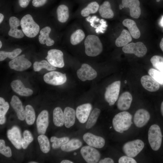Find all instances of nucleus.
<instances>
[{"label": "nucleus", "mask_w": 163, "mask_h": 163, "mask_svg": "<svg viewBox=\"0 0 163 163\" xmlns=\"http://www.w3.org/2000/svg\"><path fill=\"white\" fill-rule=\"evenodd\" d=\"M84 44L85 53L89 56H97L103 50V45L100 39L94 34L88 35L84 40Z\"/></svg>", "instance_id": "1"}, {"label": "nucleus", "mask_w": 163, "mask_h": 163, "mask_svg": "<svg viewBox=\"0 0 163 163\" xmlns=\"http://www.w3.org/2000/svg\"><path fill=\"white\" fill-rule=\"evenodd\" d=\"M132 115L127 111H123L116 114L112 120L114 130L120 133L128 130L132 124Z\"/></svg>", "instance_id": "2"}, {"label": "nucleus", "mask_w": 163, "mask_h": 163, "mask_svg": "<svg viewBox=\"0 0 163 163\" xmlns=\"http://www.w3.org/2000/svg\"><path fill=\"white\" fill-rule=\"evenodd\" d=\"M21 26L24 35L30 38L37 36L40 30L39 25L35 22L32 16L27 14L22 18Z\"/></svg>", "instance_id": "3"}, {"label": "nucleus", "mask_w": 163, "mask_h": 163, "mask_svg": "<svg viewBox=\"0 0 163 163\" xmlns=\"http://www.w3.org/2000/svg\"><path fill=\"white\" fill-rule=\"evenodd\" d=\"M162 134L160 127L157 125L153 124L149 128L148 139L152 149L155 151L160 148L162 142Z\"/></svg>", "instance_id": "4"}, {"label": "nucleus", "mask_w": 163, "mask_h": 163, "mask_svg": "<svg viewBox=\"0 0 163 163\" xmlns=\"http://www.w3.org/2000/svg\"><path fill=\"white\" fill-rule=\"evenodd\" d=\"M144 147V142L141 140L138 139L126 142L123 145L122 149L127 156L133 158L136 156Z\"/></svg>", "instance_id": "5"}, {"label": "nucleus", "mask_w": 163, "mask_h": 163, "mask_svg": "<svg viewBox=\"0 0 163 163\" xmlns=\"http://www.w3.org/2000/svg\"><path fill=\"white\" fill-rule=\"evenodd\" d=\"M120 86V81H116L109 85L106 88L104 98L109 106L113 105L117 100Z\"/></svg>", "instance_id": "6"}, {"label": "nucleus", "mask_w": 163, "mask_h": 163, "mask_svg": "<svg viewBox=\"0 0 163 163\" xmlns=\"http://www.w3.org/2000/svg\"><path fill=\"white\" fill-rule=\"evenodd\" d=\"M122 49L125 53L134 54L139 57H143L147 52V48L146 46L141 42L128 44L123 46Z\"/></svg>", "instance_id": "7"}, {"label": "nucleus", "mask_w": 163, "mask_h": 163, "mask_svg": "<svg viewBox=\"0 0 163 163\" xmlns=\"http://www.w3.org/2000/svg\"><path fill=\"white\" fill-rule=\"evenodd\" d=\"M46 59L50 64L55 67L62 68L64 66L63 54L59 50L53 49L49 50Z\"/></svg>", "instance_id": "8"}, {"label": "nucleus", "mask_w": 163, "mask_h": 163, "mask_svg": "<svg viewBox=\"0 0 163 163\" xmlns=\"http://www.w3.org/2000/svg\"><path fill=\"white\" fill-rule=\"evenodd\" d=\"M80 152L83 158L88 163H97L101 157L99 152L93 147L89 145L83 147Z\"/></svg>", "instance_id": "9"}, {"label": "nucleus", "mask_w": 163, "mask_h": 163, "mask_svg": "<svg viewBox=\"0 0 163 163\" xmlns=\"http://www.w3.org/2000/svg\"><path fill=\"white\" fill-rule=\"evenodd\" d=\"M43 79L46 83L54 85H59L64 84L66 80V74L52 71L45 74Z\"/></svg>", "instance_id": "10"}, {"label": "nucleus", "mask_w": 163, "mask_h": 163, "mask_svg": "<svg viewBox=\"0 0 163 163\" xmlns=\"http://www.w3.org/2000/svg\"><path fill=\"white\" fill-rule=\"evenodd\" d=\"M139 0H122L121 3L119 5V8H129L130 16L135 18H138L141 14Z\"/></svg>", "instance_id": "11"}, {"label": "nucleus", "mask_w": 163, "mask_h": 163, "mask_svg": "<svg viewBox=\"0 0 163 163\" xmlns=\"http://www.w3.org/2000/svg\"><path fill=\"white\" fill-rule=\"evenodd\" d=\"M24 54L17 57L9 62V66L11 69L18 71L25 70L31 66V62L25 57Z\"/></svg>", "instance_id": "12"}, {"label": "nucleus", "mask_w": 163, "mask_h": 163, "mask_svg": "<svg viewBox=\"0 0 163 163\" xmlns=\"http://www.w3.org/2000/svg\"><path fill=\"white\" fill-rule=\"evenodd\" d=\"M78 78L82 81L92 80L97 76L96 71L89 65L83 64L77 71Z\"/></svg>", "instance_id": "13"}, {"label": "nucleus", "mask_w": 163, "mask_h": 163, "mask_svg": "<svg viewBox=\"0 0 163 163\" xmlns=\"http://www.w3.org/2000/svg\"><path fill=\"white\" fill-rule=\"evenodd\" d=\"M83 139L88 145L95 148H102L105 144V140L103 138L89 133L84 135Z\"/></svg>", "instance_id": "14"}, {"label": "nucleus", "mask_w": 163, "mask_h": 163, "mask_svg": "<svg viewBox=\"0 0 163 163\" xmlns=\"http://www.w3.org/2000/svg\"><path fill=\"white\" fill-rule=\"evenodd\" d=\"M9 24L10 27L8 32V35L16 38H21L24 36V34L21 30L18 29V26L21 25L20 21L17 18L11 17L9 19Z\"/></svg>", "instance_id": "15"}, {"label": "nucleus", "mask_w": 163, "mask_h": 163, "mask_svg": "<svg viewBox=\"0 0 163 163\" xmlns=\"http://www.w3.org/2000/svg\"><path fill=\"white\" fill-rule=\"evenodd\" d=\"M7 136L8 139L14 147L18 149H21V136L20 130L17 126H14L8 130Z\"/></svg>", "instance_id": "16"}, {"label": "nucleus", "mask_w": 163, "mask_h": 163, "mask_svg": "<svg viewBox=\"0 0 163 163\" xmlns=\"http://www.w3.org/2000/svg\"><path fill=\"white\" fill-rule=\"evenodd\" d=\"M150 118V115L149 113L145 109H141L138 110L135 113L133 122L136 127L141 128L148 123Z\"/></svg>", "instance_id": "17"}, {"label": "nucleus", "mask_w": 163, "mask_h": 163, "mask_svg": "<svg viewBox=\"0 0 163 163\" xmlns=\"http://www.w3.org/2000/svg\"><path fill=\"white\" fill-rule=\"evenodd\" d=\"M92 108V105L90 103L83 104L77 107L75 115L80 123H85L87 120Z\"/></svg>", "instance_id": "18"}, {"label": "nucleus", "mask_w": 163, "mask_h": 163, "mask_svg": "<svg viewBox=\"0 0 163 163\" xmlns=\"http://www.w3.org/2000/svg\"><path fill=\"white\" fill-rule=\"evenodd\" d=\"M49 125L48 113L47 110L42 111L37 119V131L39 134H44Z\"/></svg>", "instance_id": "19"}, {"label": "nucleus", "mask_w": 163, "mask_h": 163, "mask_svg": "<svg viewBox=\"0 0 163 163\" xmlns=\"http://www.w3.org/2000/svg\"><path fill=\"white\" fill-rule=\"evenodd\" d=\"M10 85L13 90L19 95L29 96L33 93V91L30 88H26L20 80L17 79L12 81Z\"/></svg>", "instance_id": "20"}, {"label": "nucleus", "mask_w": 163, "mask_h": 163, "mask_svg": "<svg viewBox=\"0 0 163 163\" xmlns=\"http://www.w3.org/2000/svg\"><path fill=\"white\" fill-rule=\"evenodd\" d=\"M140 81L143 88L149 91H156L159 89V84L150 76H142Z\"/></svg>", "instance_id": "21"}, {"label": "nucleus", "mask_w": 163, "mask_h": 163, "mask_svg": "<svg viewBox=\"0 0 163 163\" xmlns=\"http://www.w3.org/2000/svg\"><path fill=\"white\" fill-rule=\"evenodd\" d=\"M133 100L131 94L127 91L123 93L119 97L117 103V106L121 110H126L129 109Z\"/></svg>", "instance_id": "22"}, {"label": "nucleus", "mask_w": 163, "mask_h": 163, "mask_svg": "<svg viewBox=\"0 0 163 163\" xmlns=\"http://www.w3.org/2000/svg\"><path fill=\"white\" fill-rule=\"evenodd\" d=\"M10 104L15 111L18 119L21 120H24L25 119V111L23 107L22 103L16 96H12Z\"/></svg>", "instance_id": "23"}, {"label": "nucleus", "mask_w": 163, "mask_h": 163, "mask_svg": "<svg viewBox=\"0 0 163 163\" xmlns=\"http://www.w3.org/2000/svg\"><path fill=\"white\" fill-rule=\"evenodd\" d=\"M98 13L101 17L105 19H111L114 16V13L108 1H105L99 6Z\"/></svg>", "instance_id": "24"}, {"label": "nucleus", "mask_w": 163, "mask_h": 163, "mask_svg": "<svg viewBox=\"0 0 163 163\" xmlns=\"http://www.w3.org/2000/svg\"><path fill=\"white\" fill-rule=\"evenodd\" d=\"M51 30V28L48 26L41 29L38 37L39 42L41 44H46L47 46H50L54 44V41L49 36Z\"/></svg>", "instance_id": "25"}, {"label": "nucleus", "mask_w": 163, "mask_h": 163, "mask_svg": "<svg viewBox=\"0 0 163 163\" xmlns=\"http://www.w3.org/2000/svg\"><path fill=\"white\" fill-rule=\"evenodd\" d=\"M123 25L128 28L133 38L137 39L140 36V32L135 21L131 19H126L122 22Z\"/></svg>", "instance_id": "26"}, {"label": "nucleus", "mask_w": 163, "mask_h": 163, "mask_svg": "<svg viewBox=\"0 0 163 163\" xmlns=\"http://www.w3.org/2000/svg\"><path fill=\"white\" fill-rule=\"evenodd\" d=\"M63 114L64 125L66 128H69L75 123V111L72 108L68 107L65 108Z\"/></svg>", "instance_id": "27"}, {"label": "nucleus", "mask_w": 163, "mask_h": 163, "mask_svg": "<svg viewBox=\"0 0 163 163\" xmlns=\"http://www.w3.org/2000/svg\"><path fill=\"white\" fill-rule=\"evenodd\" d=\"M132 40L131 35L127 30L124 29L120 35L116 39L115 43L118 47L123 46L128 44Z\"/></svg>", "instance_id": "28"}, {"label": "nucleus", "mask_w": 163, "mask_h": 163, "mask_svg": "<svg viewBox=\"0 0 163 163\" xmlns=\"http://www.w3.org/2000/svg\"><path fill=\"white\" fill-rule=\"evenodd\" d=\"M99 5L96 1H93L88 3L81 11L80 14L83 17H86L90 14H94L98 11Z\"/></svg>", "instance_id": "29"}, {"label": "nucleus", "mask_w": 163, "mask_h": 163, "mask_svg": "<svg viewBox=\"0 0 163 163\" xmlns=\"http://www.w3.org/2000/svg\"><path fill=\"white\" fill-rule=\"evenodd\" d=\"M56 14L57 19L61 23L66 22L69 18V9L65 5H59L56 10Z\"/></svg>", "instance_id": "30"}, {"label": "nucleus", "mask_w": 163, "mask_h": 163, "mask_svg": "<svg viewBox=\"0 0 163 163\" xmlns=\"http://www.w3.org/2000/svg\"><path fill=\"white\" fill-rule=\"evenodd\" d=\"M82 145V142L80 140L74 138L62 145L61 148V150L63 151L70 152L79 149Z\"/></svg>", "instance_id": "31"}, {"label": "nucleus", "mask_w": 163, "mask_h": 163, "mask_svg": "<svg viewBox=\"0 0 163 163\" xmlns=\"http://www.w3.org/2000/svg\"><path fill=\"white\" fill-rule=\"evenodd\" d=\"M85 34L82 29H76L70 36V43L73 45H77L85 40Z\"/></svg>", "instance_id": "32"}, {"label": "nucleus", "mask_w": 163, "mask_h": 163, "mask_svg": "<svg viewBox=\"0 0 163 163\" xmlns=\"http://www.w3.org/2000/svg\"><path fill=\"white\" fill-rule=\"evenodd\" d=\"M53 123L55 126L60 127L64 125V114L60 107H56L54 109L53 112Z\"/></svg>", "instance_id": "33"}, {"label": "nucleus", "mask_w": 163, "mask_h": 163, "mask_svg": "<svg viewBox=\"0 0 163 163\" xmlns=\"http://www.w3.org/2000/svg\"><path fill=\"white\" fill-rule=\"evenodd\" d=\"M37 140L41 151L45 153L49 152L50 149V145L47 137L44 134H41L38 137Z\"/></svg>", "instance_id": "34"}, {"label": "nucleus", "mask_w": 163, "mask_h": 163, "mask_svg": "<svg viewBox=\"0 0 163 163\" xmlns=\"http://www.w3.org/2000/svg\"><path fill=\"white\" fill-rule=\"evenodd\" d=\"M9 108L8 103L5 101L4 99L0 97V124L2 125L6 121L5 115Z\"/></svg>", "instance_id": "35"}, {"label": "nucleus", "mask_w": 163, "mask_h": 163, "mask_svg": "<svg viewBox=\"0 0 163 163\" xmlns=\"http://www.w3.org/2000/svg\"><path fill=\"white\" fill-rule=\"evenodd\" d=\"M34 70L35 72L40 71L42 69H45L48 71H53L56 69L55 67L52 66L45 60L40 62L36 61L33 64Z\"/></svg>", "instance_id": "36"}, {"label": "nucleus", "mask_w": 163, "mask_h": 163, "mask_svg": "<svg viewBox=\"0 0 163 163\" xmlns=\"http://www.w3.org/2000/svg\"><path fill=\"white\" fill-rule=\"evenodd\" d=\"M25 119L27 124L32 125L35 119V112L34 108L30 105H27L25 107Z\"/></svg>", "instance_id": "37"}, {"label": "nucleus", "mask_w": 163, "mask_h": 163, "mask_svg": "<svg viewBox=\"0 0 163 163\" xmlns=\"http://www.w3.org/2000/svg\"><path fill=\"white\" fill-rule=\"evenodd\" d=\"M101 112L100 110L94 108L91 112L86 125V128L88 129L92 128L96 123Z\"/></svg>", "instance_id": "38"}, {"label": "nucleus", "mask_w": 163, "mask_h": 163, "mask_svg": "<svg viewBox=\"0 0 163 163\" xmlns=\"http://www.w3.org/2000/svg\"><path fill=\"white\" fill-rule=\"evenodd\" d=\"M21 50L20 48H17L11 52H8L4 51H0V61L4 60L7 58L11 59H13L16 58L21 52Z\"/></svg>", "instance_id": "39"}, {"label": "nucleus", "mask_w": 163, "mask_h": 163, "mask_svg": "<svg viewBox=\"0 0 163 163\" xmlns=\"http://www.w3.org/2000/svg\"><path fill=\"white\" fill-rule=\"evenodd\" d=\"M50 141L51 142H53L52 147L53 149H56L61 147L62 145L67 142L69 141V138L67 137L58 138L53 136L51 138Z\"/></svg>", "instance_id": "40"}, {"label": "nucleus", "mask_w": 163, "mask_h": 163, "mask_svg": "<svg viewBox=\"0 0 163 163\" xmlns=\"http://www.w3.org/2000/svg\"><path fill=\"white\" fill-rule=\"evenodd\" d=\"M150 61L155 68L163 72V57L155 55L151 58Z\"/></svg>", "instance_id": "41"}, {"label": "nucleus", "mask_w": 163, "mask_h": 163, "mask_svg": "<svg viewBox=\"0 0 163 163\" xmlns=\"http://www.w3.org/2000/svg\"><path fill=\"white\" fill-rule=\"evenodd\" d=\"M149 75L159 84L163 85V72L153 68L150 69L148 71Z\"/></svg>", "instance_id": "42"}, {"label": "nucleus", "mask_w": 163, "mask_h": 163, "mask_svg": "<svg viewBox=\"0 0 163 163\" xmlns=\"http://www.w3.org/2000/svg\"><path fill=\"white\" fill-rule=\"evenodd\" d=\"M0 152L7 157H10L12 155L10 148L9 146H5V142L3 139L0 140Z\"/></svg>", "instance_id": "43"}, {"label": "nucleus", "mask_w": 163, "mask_h": 163, "mask_svg": "<svg viewBox=\"0 0 163 163\" xmlns=\"http://www.w3.org/2000/svg\"><path fill=\"white\" fill-rule=\"evenodd\" d=\"M119 163H136V161L133 158L128 156H123L120 158L118 160Z\"/></svg>", "instance_id": "44"}, {"label": "nucleus", "mask_w": 163, "mask_h": 163, "mask_svg": "<svg viewBox=\"0 0 163 163\" xmlns=\"http://www.w3.org/2000/svg\"><path fill=\"white\" fill-rule=\"evenodd\" d=\"M23 138L30 143L33 140V138L31 133L28 130H25L23 133Z\"/></svg>", "instance_id": "45"}, {"label": "nucleus", "mask_w": 163, "mask_h": 163, "mask_svg": "<svg viewBox=\"0 0 163 163\" xmlns=\"http://www.w3.org/2000/svg\"><path fill=\"white\" fill-rule=\"evenodd\" d=\"M47 0H33L32 5L35 7L43 6L46 3Z\"/></svg>", "instance_id": "46"}, {"label": "nucleus", "mask_w": 163, "mask_h": 163, "mask_svg": "<svg viewBox=\"0 0 163 163\" xmlns=\"http://www.w3.org/2000/svg\"><path fill=\"white\" fill-rule=\"evenodd\" d=\"M30 0H19L20 6L22 8H25L28 5Z\"/></svg>", "instance_id": "47"}, {"label": "nucleus", "mask_w": 163, "mask_h": 163, "mask_svg": "<svg viewBox=\"0 0 163 163\" xmlns=\"http://www.w3.org/2000/svg\"><path fill=\"white\" fill-rule=\"evenodd\" d=\"M98 162L99 163H113L114 162L112 159L109 158H106L101 160Z\"/></svg>", "instance_id": "48"}, {"label": "nucleus", "mask_w": 163, "mask_h": 163, "mask_svg": "<svg viewBox=\"0 0 163 163\" xmlns=\"http://www.w3.org/2000/svg\"><path fill=\"white\" fill-rule=\"evenodd\" d=\"M30 144V143L26 141L23 138L22 139L21 145L24 149H26Z\"/></svg>", "instance_id": "49"}, {"label": "nucleus", "mask_w": 163, "mask_h": 163, "mask_svg": "<svg viewBox=\"0 0 163 163\" xmlns=\"http://www.w3.org/2000/svg\"><path fill=\"white\" fill-rule=\"evenodd\" d=\"M160 47L163 52V37L162 38L159 44Z\"/></svg>", "instance_id": "50"}, {"label": "nucleus", "mask_w": 163, "mask_h": 163, "mask_svg": "<svg viewBox=\"0 0 163 163\" xmlns=\"http://www.w3.org/2000/svg\"><path fill=\"white\" fill-rule=\"evenodd\" d=\"M61 163H73V162L71 161L67 160H64L62 161Z\"/></svg>", "instance_id": "51"}, {"label": "nucleus", "mask_w": 163, "mask_h": 163, "mask_svg": "<svg viewBox=\"0 0 163 163\" xmlns=\"http://www.w3.org/2000/svg\"><path fill=\"white\" fill-rule=\"evenodd\" d=\"M4 18V15L2 13H0V23L1 24Z\"/></svg>", "instance_id": "52"}, {"label": "nucleus", "mask_w": 163, "mask_h": 163, "mask_svg": "<svg viewBox=\"0 0 163 163\" xmlns=\"http://www.w3.org/2000/svg\"><path fill=\"white\" fill-rule=\"evenodd\" d=\"M161 114L163 116V101L161 103Z\"/></svg>", "instance_id": "53"}, {"label": "nucleus", "mask_w": 163, "mask_h": 163, "mask_svg": "<svg viewBox=\"0 0 163 163\" xmlns=\"http://www.w3.org/2000/svg\"><path fill=\"white\" fill-rule=\"evenodd\" d=\"M2 43L1 41H0V48H1L2 47Z\"/></svg>", "instance_id": "54"}, {"label": "nucleus", "mask_w": 163, "mask_h": 163, "mask_svg": "<svg viewBox=\"0 0 163 163\" xmlns=\"http://www.w3.org/2000/svg\"><path fill=\"white\" fill-rule=\"evenodd\" d=\"M29 163H37L38 162L35 161H31L29 162Z\"/></svg>", "instance_id": "55"}, {"label": "nucleus", "mask_w": 163, "mask_h": 163, "mask_svg": "<svg viewBox=\"0 0 163 163\" xmlns=\"http://www.w3.org/2000/svg\"><path fill=\"white\" fill-rule=\"evenodd\" d=\"M74 155H76L77 153H75V152H74Z\"/></svg>", "instance_id": "56"}, {"label": "nucleus", "mask_w": 163, "mask_h": 163, "mask_svg": "<svg viewBox=\"0 0 163 163\" xmlns=\"http://www.w3.org/2000/svg\"><path fill=\"white\" fill-rule=\"evenodd\" d=\"M126 82H127L125 80V81H124V83H125L126 84Z\"/></svg>", "instance_id": "57"}, {"label": "nucleus", "mask_w": 163, "mask_h": 163, "mask_svg": "<svg viewBox=\"0 0 163 163\" xmlns=\"http://www.w3.org/2000/svg\"><path fill=\"white\" fill-rule=\"evenodd\" d=\"M112 127H110V128H111Z\"/></svg>", "instance_id": "58"}]
</instances>
